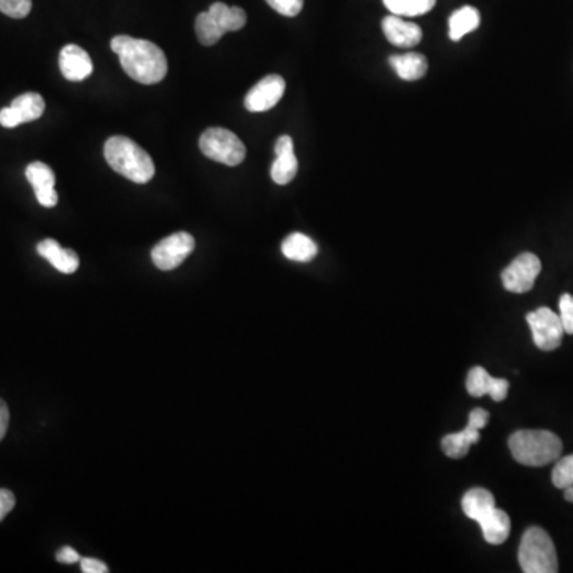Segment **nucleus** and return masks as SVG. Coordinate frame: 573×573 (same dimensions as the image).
I'll list each match as a JSON object with an SVG mask.
<instances>
[{
    "mask_svg": "<svg viewBox=\"0 0 573 573\" xmlns=\"http://www.w3.org/2000/svg\"><path fill=\"white\" fill-rule=\"evenodd\" d=\"M559 317H561L562 327L567 335H573V297L569 293H564L559 300Z\"/></svg>",
    "mask_w": 573,
    "mask_h": 573,
    "instance_id": "obj_28",
    "label": "nucleus"
},
{
    "mask_svg": "<svg viewBox=\"0 0 573 573\" xmlns=\"http://www.w3.org/2000/svg\"><path fill=\"white\" fill-rule=\"evenodd\" d=\"M508 389H510V382L507 379L492 378L483 367L472 368L468 373L467 392L472 397L480 398L489 395L494 402H502L507 398Z\"/></svg>",
    "mask_w": 573,
    "mask_h": 573,
    "instance_id": "obj_13",
    "label": "nucleus"
},
{
    "mask_svg": "<svg viewBox=\"0 0 573 573\" xmlns=\"http://www.w3.org/2000/svg\"><path fill=\"white\" fill-rule=\"evenodd\" d=\"M37 252L55 266L59 273L72 274L80 266V260H78V255L75 254L74 250L63 249L55 239H45V241L40 242L37 246Z\"/></svg>",
    "mask_w": 573,
    "mask_h": 573,
    "instance_id": "obj_19",
    "label": "nucleus"
},
{
    "mask_svg": "<svg viewBox=\"0 0 573 573\" xmlns=\"http://www.w3.org/2000/svg\"><path fill=\"white\" fill-rule=\"evenodd\" d=\"M496 508V499L488 489H470L462 499V510L465 516L473 519L480 526L494 513Z\"/></svg>",
    "mask_w": 573,
    "mask_h": 573,
    "instance_id": "obj_18",
    "label": "nucleus"
},
{
    "mask_svg": "<svg viewBox=\"0 0 573 573\" xmlns=\"http://www.w3.org/2000/svg\"><path fill=\"white\" fill-rule=\"evenodd\" d=\"M392 15L421 16L429 13L437 0H382Z\"/></svg>",
    "mask_w": 573,
    "mask_h": 573,
    "instance_id": "obj_24",
    "label": "nucleus"
},
{
    "mask_svg": "<svg viewBox=\"0 0 573 573\" xmlns=\"http://www.w3.org/2000/svg\"><path fill=\"white\" fill-rule=\"evenodd\" d=\"M389 64L394 69L395 74L406 82L421 80L429 71V61L421 53L390 56Z\"/></svg>",
    "mask_w": 573,
    "mask_h": 573,
    "instance_id": "obj_20",
    "label": "nucleus"
},
{
    "mask_svg": "<svg viewBox=\"0 0 573 573\" xmlns=\"http://www.w3.org/2000/svg\"><path fill=\"white\" fill-rule=\"evenodd\" d=\"M56 559L63 564H75V562L80 561V554L72 550L71 546H64L63 550H59L56 554Z\"/></svg>",
    "mask_w": 573,
    "mask_h": 573,
    "instance_id": "obj_31",
    "label": "nucleus"
},
{
    "mask_svg": "<svg viewBox=\"0 0 573 573\" xmlns=\"http://www.w3.org/2000/svg\"><path fill=\"white\" fill-rule=\"evenodd\" d=\"M15 496L8 489H0V521L15 508Z\"/></svg>",
    "mask_w": 573,
    "mask_h": 573,
    "instance_id": "obj_29",
    "label": "nucleus"
},
{
    "mask_svg": "<svg viewBox=\"0 0 573 573\" xmlns=\"http://www.w3.org/2000/svg\"><path fill=\"white\" fill-rule=\"evenodd\" d=\"M519 566L526 573H556L558 554L550 535L542 527H529L521 538Z\"/></svg>",
    "mask_w": 573,
    "mask_h": 573,
    "instance_id": "obj_5",
    "label": "nucleus"
},
{
    "mask_svg": "<svg viewBox=\"0 0 573 573\" xmlns=\"http://www.w3.org/2000/svg\"><path fill=\"white\" fill-rule=\"evenodd\" d=\"M527 324L531 327L535 346L542 351H554L562 344L564 327L561 317L550 308H540L527 314Z\"/></svg>",
    "mask_w": 573,
    "mask_h": 573,
    "instance_id": "obj_7",
    "label": "nucleus"
},
{
    "mask_svg": "<svg viewBox=\"0 0 573 573\" xmlns=\"http://www.w3.org/2000/svg\"><path fill=\"white\" fill-rule=\"evenodd\" d=\"M285 93V80L281 75H268L262 78L244 99V106L249 112H266L281 101Z\"/></svg>",
    "mask_w": 573,
    "mask_h": 573,
    "instance_id": "obj_12",
    "label": "nucleus"
},
{
    "mask_svg": "<svg viewBox=\"0 0 573 573\" xmlns=\"http://www.w3.org/2000/svg\"><path fill=\"white\" fill-rule=\"evenodd\" d=\"M564 491V497H566L567 502L573 503V484L572 486H567L566 489H562Z\"/></svg>",
    "mask_w": 573,
    "mask_h": 573,
    "instance_id": "obj_33",
    "label": "nucleus"
},
{
    "mask_svg": "<svg viewBox=\"0 0 573 573\" xmlns=\"http://www.w3.org/2000/svg\"><path fill=\"white\" fill-rule=\"evenodd\" d=\"M8 424H10V411H8L7 403L0 400V441L4 440L7 435Z\"/></svg>",
    "mask_w": 573,
    "mask_h": 573,
    "instance_id": "obj_32",
    "label": "nucleus"
},
{
    "mask_svg": "<svg viewBox=\"0 0 573 573\" xmlns=\"http://www.w3.org/2000/svg\"><path fill=\"white\" fill-rule=\"evenodd\" d=\"M276 160L271 166V177L277 185H287L297 177L298 160L293 149V139L290 136H281L276 141Z\"/></svg>",
    "mask_w": 573,
    "mask_h": 573,
    "instance_id": "obj_15",
    "label": "nucleus"
},
{
    "mask_svg": "<svg viewBox=\"0 0 573 573\" xmlns=\"http://www.w3.org/2000/svg\"><path fill=\"white\" fill-rule=\"evenodd\" d=\"M247 23V15L242 8L228 7L223 2H215L207 12L196 18V36L204 47H212L227 32L241 31Z\"/></svg>",
    "mask_w": 573,
    "mask_h": 573,
    "instance_id": "obj_4",
    "label": "nucleus"
},
{
    "mask_svg": "<svg viewBox=\"0 0 573 573\" xmlns=\"http://www.w3.org/2000/svg\"><path fill=\"white\" fill-rule=\"evenodd\" d=\"M382 32L395 47L413 48L422 40V29L418 24L403 20L402 16H386L382 20Z\"/></svg>",
    "mask_w": 573,
    "mask_h": 573,
    "instance_id": "obj_17",
    "label": "nucleus"
},
{
    "mask_svg": "<svg viewBox=\"0 0 573 573\" xmlns=\"http://www.w3.org/2000/svg\"><path fill=\"white\" fill-rule=\"evenodd\" d=\"M193 250H195V238L185 231H179L153 247L152 260L156 268L161 271H171L182 265Z\"/></svg>",
    "mask_w": 573,
    "mask_h": 573,
    "instance_id": "obj_10",
    "label": "nucleus"
},
{
    "mask_svg": "<svg viewBox=\"0 0 573 573\" xmlns=\"http://www.w3.org/2000/svg\"><path fill=\"white\" fill-rule=\"evenodd\" d=\"M45 112V101L39 93H24L10 106L0 110V125L4 128H16V126L36 121Z\"/></svg>",
    "mask_w": 573,
    "mask_h": 573,
    "instance_id": "obj_11",
    "label": "nucleus"
},
{
    "mask_svg": "<svg viewBox=\"0 0 573 573\" xmlns=\"http://www.w3.org/2000/svg\"><path fill=\"white\" fill-rule=\"evenodd\" d=\"M110 168L134 184H147L155 176L152 156L125 136L110 137L104 145Z\"/></svg>",
    "mask_w": 573,
    "mask_h": 573,
    "instance_id": "obj_2",
    "label": "nucleus"
},
{
    "mask_svg": "<svg viewBox=\"0 0 573 573\" xmlns=\"http://www.w3.org/2000/svg\"><path fill=\"white\" fill-rule=\"evenodd\" d=\"M266 2L279 15L289 16V18L297 16L303 10V4H305V0H266Z\"/></svg>",
    "mask_w": 573,
    "mask_h": 573,
    "instance_id": "obj_27",
    "label": "nucleus"
},
{
    "mask_svg": "<svg viewBox=\"0 0 573 573\" xmlns=\"http://www.w3.org/2000/svg\"><path fill=\"white\" fill-rule=\"evenodd\" d=\"M110 48L120 58L123 71L142 85L160 83L168 74V59L164 51L149 40L117 36L110 42Z\"/></svg>",
    "mask_w": 573,
    "mask_h": 573,
    "instance_id": "obj_1",
    "label": "nucleus"
},
{
    "mask_svg": "<svg viewBox=\"0 0 573 573\" xmlns=\"http://www.w3.org/2000/svg\"><path fill=\"white\" fill-rule=\"evenodd\" d=\"M282 254L292 262H311L319 254V247L309 236L303 233H292L282 242Z\"/></svg>",
    "mask_w": 573,
    "mask_h": 573,
    "instance_id": "obj_21",
    "label": "nucleus"
},
{
    "mask_svg": "<svg viewBox=\"0 0 573 573\" xmlns=\"http://www.w3.org/2000/svg\"><path fill=\"white\" fill-rule=\"evenodd\" d=\"M489 422V413L483 408H475L468 416V424L462 432L446 435L441 441V448L451 459H462L467 456L473 445L480 441V430Z\"/></svg>",
    "mask_w": 573,
    "mask_h": 573,
    "instance_id": "obj_8",
    "label": "nucleus"
},
{
    "mask_svg": "<svg viewBox=\"0 0 573 573\" xmlns=\"http://www.w3.org/2000/svg\"><path fill=\"white\" fill-rule=\"evenodd\" d=\"M26 177L36 191L37 201L43 207H55L58 204L59 196L55 190V172L51 171L48 164L40 163V161L29 164L26 168Z\"/></svg>",
    "mask_w": 573,
    "mask_h": 573,
    "instance_id": "obj_14",
    "label": "nucleus"
},
{
    "mask_svg": "<svg viewBox=\"0 0 573 573\" xmlns=\"http://www.w3.org/2000/svg\"><path fill=\"white\" fill-rule=\"evenodd\" d=\"M553 484L558 489H566L573 484V454L556 460L553 468Z\"/></svg>",
    "mask_w": 573,
    "mask_h": 573,
    "instance_id": "obj_25",
    "label": "nucleus"
},
{
    "mask_svg": "<svg viewBox=\"0 0 573 573\" xmlns=\"http://www.w3.org/2000/svg\"><path fill=\"white\" fill-rule=\"evenodd\" d=\"M199 149L209 160L227 166H238L246 158V145L233 131L225 128H209L199 137Z\"/></svg>",
    "mask_w": 573,
    "mask_h": 573,
    "instance_id": "obj_6",
    "label": "nucleus"
},
{
    "mask_svg": "<svg viewBox=\"0 0 573 573\" xmlns=\"http://www.w3.org/2000/svg\"><path fill=\"white\" fill-rule=\"evenodd\" d=\"M542 271L540 258L531 252H524L503 269V287L511 293L531 292L537 281L538 274Z\"/></svg>",
    "mask_w": 573,
    "mask_h": 573,
    "instance_id": "obj_9",
    "label": "nucleus"
},
{
    "mask_svg": "<svg viewBox=\"0 0 573 573\" xmlns=\"http://www.w3.org/2000/svg\"><path fill=\"white\" fill-rule=\"evenodd\" d=\"M511 456L527 467H545L561 457L562 441L548 430H518L508 440Z\"/></svg>",
    "mask_w": 573,
    "mask_h": 573,
    "instance_id": "obj_3",
    "label": "nucleus"
},
{
    "mask_svg": "<svg viewBox=\"0 0 573 573\" xmlns=\"http://www.w3.org/2000/svg\"><path fill=\"white\" fill-rule=\"evenodd\" d=\"M80 564H82V572L85 573L109 572V569H107L106 564H104V562L102 561H99V559H93V558L80 559Z\"/></svg>",
    "mask_w": 573,
    "mask_h": 573,
    "instance_id": "obj_30",
    "label": "nucleus"
},
{
    "mask_svg": "<svg viewBox=\"0 0 573 573\" xmlns=\"http://www.w3.org/2000/svg\"><path fill=\"white\" fill-rule=\"evenodd\" d=\"M481 23L480 12L475 7L465 5L449 18V39L459 42L470 32L476 31Z\"/></svg>",
    "mask_w": 573,
    "mask_h": 573,
    "instance_id": "obj_22",
    "label": "nucleus"
},
{
    "mask_svg": "<svg viewBox=\"0 0 573 573\" xmlns=\"http://www.w3.org/2000/svg\"><path fill=\"white\" fill-rule=\"evenodd\" d=\"M32 0H0V12L10 18H26L31 13Z\"/></svg>",
    "mask_w": 573,
    "mask_h": 573,
    "instance_id": "obj_26",
    "label": "nucleus"
},
{
    "mask_svg": "<svg viewBox=\"0 0 573 573\" xmlns=\"http://www.w3.org/2000/svg\"><path fill=\"white\" fill-rule=\"evenodd\" d=\"M59 69L69 82H82L93 72V61L83 48L67 45L59 53Z\"/></svg>",
    "mask_w": 573,
    "mask_h": 573,
    "instance_id": "obj_16",
    "label": "nucleus"
},
{
    "mask_svg": "<svg viewBox=\"0 0 573 573\" xmlns=\"http://www.w3.org/2000/svg\"><path fill=\"white\" fill-rule=\"evenodd\" d=\"M481 531H483L486 542L491 543V545H502L510 537V516L500 508H496V511L481 524Z\"/></svg>",
    "mask_w": 573,
    "mask_h": 573,
    "instance_id": "obj_23",
    "label": "nucleus"
}]
</instances>
